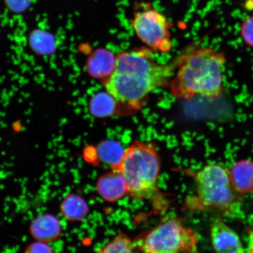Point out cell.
<instances>
[{
	"label": "cell",
	"instance_id": "obj_1",
	"mask_svg": "<svg viewBox=\"0 0 253 253\" xmlns=\"http://www.w3.org/2000/svg\"><path fill=\"white\" fill-rule=\"evenodd\" d=\"M177 65V58L169 64H160L153 59V50L137 47L116 56L115 68L103 84L118 103L139 110L152 91L169 86Z\"/></svg>",
	"mask_w": 253,
	"mask_h": 253
},
{
	"label": "cell",
	"instance_id": "obj_2",
	"mask_svg": "<svg viewBox=\"0 0 253 253\" xmlns=\"http://www.w3.org/2000/svg\"><path fill=\"white\" fill-rule=\"evenodd\" d=\"M177 59V71L169 84L174 97L189 101L197 96L209 100L222 96L225 53L211 47H196Z\"/></svg>",
	"mask_w": 253,
	"mask_h": 253
},
{
	"label": "cell",
	"instance_id": "obj_3",
	"mask_svg": "<svg viewBox=\"0 0 253 253\" xmlns=\"http://www.w3.org/2000/svg\"><path fill=\"white\" fill-rule=\"evenodd\" d=\"M197 195L188 199L192 210H212L236 217L242 211V194L231 182L229 172L219 164H211L195 173Z\"/></svg>",
	"mask_w": 253,
	"mask_h": 253
},
{
	"label": "cell",
	"instance_id": "obj_4",
	"mask_svg": "<svg viewBox=\"0 0 253 253\" xmlns=\"http://www.w3.org/2000/svg\"><path fill=\"white\" fill-rule=\"evenodd\" d=\"M161 158L154 145L135 141L125 150L118 172L124 176L128 195L137 200H150L158 194Z\"/></svg>",
	"mask_w": 253,
	"mask_h": 253
},
{
	"label": "cell",
	"instance_id": "obj_5",
	"mask_svg": "<svg viewBox=\"0 0 253 253\" xmlns=\"http://www.w3.org/2000/svg\"><path fill=\"white\" fill-rule=\"evenodd\" d=\"M198 235L176 217L161 221L138 241L142 253H198Z\"/></svg>",
	"mask_w": 253,
	"mask_h": 253
},
{
	"label": "cell",
	"instance_id": "obj_6",
	"mask_svg": "<svg viewBox=\"0 0 253 253\" xmlns=\"http://www.w3.org/2000/svg\"><path fill=\"white\" fill-rule=\"evenodd\" d=\"M131 24L136 36L153 51L167 53L171 50L172 23L162 12L145 4L134 12Z\"/></svg>",
	"mask_w": 253,
	"mask_h": 253
},
{
	"label": "cell",
	"instance_id": "obj_7",
	"mask_svg": "<svg viewBox=\"0 0 253 253\" xmlns=\"http://www.w3.org/2000/svg\"><path fill=\"white\" fill-rule=\"evenodd\" d=\"M210 236L216 253H245L238 235L220 218L211 222Z\"/></svg>",
	"mask_w": 253,
	"mask_h": 253
},
{
	"label": "cell",
	"instance_id": "obj_8",
	"mask_svg": "<svg viewBox=\"0 0 253 253\" xmlns=\"http://www.w3.org/2000/svg\"><path fill=\"white\" fill-rule=\"evenodd\" d=\"M97 194L104 201L115 203L128 194L127 183L122 173L112 171L103 174L96 182Z\"/></svg>",
	"mask_w": 253,
	"mask_h": 253
},
{
	"label": "cell",
	"instance_id": "obj_9",
	"mask_svg": "<svg viewBox=\"0 0 253 253\" xmlns=\"http://www.w3.org/2000/svg\"><path fill=\"white\" fill-rule=\"evenodd\" d=\"M30 232L36 241L47 243L55 242L62 235V224L54 215L43 213L32 221Z\"/></svg>",
	"mask_w": 253,
	"mask_h": 253
},
{
	"label": "cell",
	"instance_id": "obj_10",
	"mask_svg": "<svg viewBox=\"0 0 253 253\" xmlns=\"http://www.w3.org/2000/svg\"><path fill=\"white\" fill-rule=\"evenodd\" d=\"M231 182L240 194L253 191V162L248 160L238 161L229 172Z\"/></svg>",
	"mask_w": 253,
	"mask_h": 253
},
{
	"label": "cell",
	"instance_id": "obj_11",
	"mask_svg": "<svg viewBox=\"0 0 253 253\" xmlns=\"http://www.w3.org/2000/svg\"><path fill=\"white\" fill-rule=\"evenodd\" d=\"M116 56L110 50L99 49L91 56L88 61V69L90 74L99 79L110 77L115 68Z\"/></svg>",
	"mask_w": 253,
	"mask_h": 253
},
{
	"label": "cell",
	"instance_id": "obj_12",
	"mask_svg": "<svg viewBox=\"0 0 253 253\" xmlns=\"http://www.w3.org/2000/svg\"><path fill=\"white\" fill-rule=\"evenodd\" d=\"M60 211L66 219L71 221H80L87 216L90 209L83 197L72 193L63 199L60 205Z\"/></svg>",
	"mask_w": 253,
	"mask_h": 253
},
{
	"label": "cell",
	"instance_id": "obj_13",
	"mask_svg": "<svg viewBox=\"0 0 253 253\" xmlns=\"http://www.w3.org/2000/svg\"><path fill=\"white\" fill-rule=\"evenodd\" d=\"M125 150L118 141L106 140L98 145L96 155L99 161L109 166L111 170L118 172Z\"/></svg>",
	"mask_w": 253,
	"mask_h": 253
},
{
	"label": "cell",
	"instance_id": "obj_14",
	"mask_svg": "<svg viewBox=\"0 0 253 253\" xmlns=\"http://www.w3.org/2000/svg\"><path fill=\"white\" fill-rule=\"evenodd\" d=\"M118 102L108 92L99 93L91 99L90 108L94 116L104 118L112 115L115 112Z\"/></svg>",
	"mask_w": 253,
	"mask_h": 253
},
{
	"label": "cell",
	"instance_id": "obj_15",
	"mask_svg": "<svg viewBox=\"0 0 253 253\" xmlns=\"http://www.w3.org/2000/svg\"><path fill=\"white\" fill-rule=\"evenodd\" d=\"M134 248L130 237L120 233L104 247L100 253H134Z\"/></svg>",
	"mask_w": 253,
	"mask_h": 253
},
{
	"label": "cell",
	"instance_id": "obj_16",
	"mask_svg": "<svg viewBox=\"0 0 253 253\" xmlns=\"http://www.w3.org/2000/svg\"><path fill=\"white\" fill-rule=\"evenodd\" d=\"M31 42L39 52L50 51L53 48V41L51 36L42 31H36L32 34Z\"/></svg>",
	"mask_w": 253,
	"mask_h": 253
},
{
	"label": "cell",
	"instance_id": "obj_17",
	"mask_svg": "<svg viewBox=\"0 0 253 253\" xmlns=\"http://www.w3.org/2000/svg\"><path fill=\"white\" fill-rule=\"evenodd\" d=\"M240 35L246 45L253 48V15L243 22L240 28Z\"/></svg>",
	"mask_w": 253,
	"mask_h": 253
},
{
	"label": "cell",
	"instance_id": "obj_18",
	"mask_svg": "<svg viewBox=\"0 0 253 253\" xmlns=\"http://www.w3.org/2000/svg\"><path fill=\"white\" fill-rule=\"evenodd\" d=\"M24 253H55V252L47 243L36 241L28 245Z\"/></svg>",
	"mask_w": 253,
	"mask_h": 253
},
{
	"label": "cell",
	"instance_id": "obj_19",
	"mask_svg": "<svg viewBox=\"0 0 253 253\" xmlns=\"http://www.w3.org/2000/svg\"><path fill=\"white\" fill-rule=\"evenodd\" d=\"M30 0H5L8 8L15 12H21L28 7Z\"/></svg>",
	"mask_w": 253,
	"mask_h": 253
},
{
	"label": "cell",
	"instance_id": "obj_20",
	"mask_svg": "<svg viewBox=\"0 0 253 253\" xmlns=\"http://www.w3.org/2000/svg\"><path fill=\"white\" fill-rule=\"evenodd\" d=\"M248 253H253V230L249 236Z\"/></svg>",
	"mask_w": 253,
	"mask_h": 253
},
{
	"label": "cell",
	"instance_id": "obj_21",
	"mask_svg": "<svg viewBox=\"0 0 253 253\" xmlns=\"http://www.w3.org/2000/svg\"><path fill=\"white\" fill-rule=\"evenodd\" d=\"M246 6L248 8H253V0H249L246 4Z\"/></svg>",
	"mask_w": 253,
	"mask_h": 253
}]
</instances>
